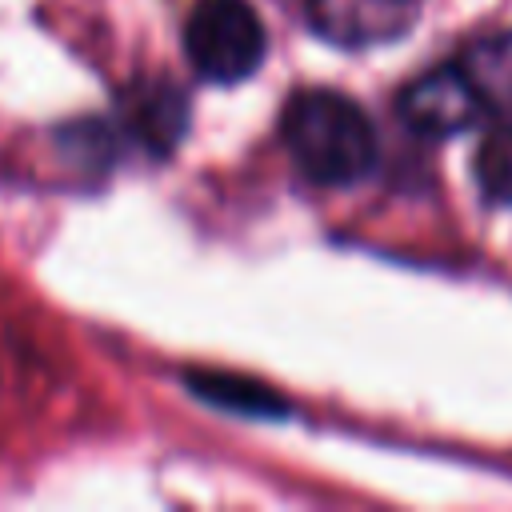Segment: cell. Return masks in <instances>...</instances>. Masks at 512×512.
Wrapping results in <instances>:
<instances>
[{"label": "cell", "mask_w": 512, "mask_h": 512, "mask_svg": "<svg viewBox=\"0 0 512 512\" xmlns=\"http://www.w3.org/2000/svg\"><path fill=\"white\" fill-rule=\"evenodd\" d=\"M304 12L324 40L372 48L400 40L420 16V0H304Z\"/></svg>", "instance_id": "obj_4"}, {"label": "cell", "mask_w": 512, "mask_h": 512, "mask_svg": "<svg viewBox=\"0 0 512 512\" xmlns=\"http://www.w3.org/2000/svg\"><path fill=\"white\" fill-rule=\"evenodd\" d=\"M184 380H188V388H192L200 400H208V404H216V408H228V412L272 416V420H280V416L288 412V404H284L276 392H268L264 384L244 380V376H228V372H188Z\"/></svg>", "instance_id": "obj_7"}, {"label": "cell", "mask_w": 512, "mask_h": 512, "mask_svg": "<svg viewBox=\"0 0 512 512\" xmlns=\"http://www.w3.org/2000/svg\"><path fill=\"white\" fill-rule=\"evenodd\" d=\"M396 112L420 136H456V132L472 128L488 108L456 60V64L428 68V72L412 76L396 92Z\"/></svg>", "instance_id": "obj_3"}, {"label": "cell", "mask_w": 512, "mask_h": 512, "mask_svg": "<svg viewBox=\"0 0 512 512\" xmlns=\"http://www.w3.org/2000/svg\"><path fill=\"white\" fill-rule=\"evenodd\" d=\"M120 124L148 152L168 156L188 128V100L164 76H140L120 92Z\"/></svg>", "instance_id": "obj_5"}, {"label": "cell", "mask_w": 512, "mask_h": 512, "mask_svg": "<svg viewBox=\"0 0 512 512\" xmlns=\"http://www.w3.org/2000/svg\"><path fill=\"white\" fill-rule=\"evenodd\" d=\"M460 68L468 72L484 108L512 120V32H492L472 40L460 56Z\"/></svg>", "instance_id": "obj_6"}, {"label": "cell", "mask_w": 512, "mask_h": 512, "mask_svg": "<svg viewBox=\"0 0 512 512\" xmlns=\"http://www.w3.org/2000/svg\"><path fill=\"white\" fill-rule=\"evenodd\" d=\"M184 52L212 84L248 80L268 56V32L248 0H196L184 20Z\"/></svg>", "instance_id": "obj_2"}, {"label": "cell", "mask_w": 512, "mask_h": 512, "mask_svg": "<svg viewBox=\"0 0 512 512\" xmlns=\"http://www.w3.org/2000/svg\"><path fill=\"white\" fill-rule=\"evenodd\" d=\"M472 172H476L480 192L492 204H512V120H504L480 140Z\"/></svg>", "instance_id": "obj_8"}, {"label": "cell", "mask_w": 512, "mask_h": 512, "mask_svg": "<svg viewBox=\"0 0 512 512\" xmlns=\"http://www.w3.org/2000/svg\"><path fill=\"white\" fill-rule=\"evenodd\" d=\"M280 136L296 168L324 188L360 184L376 164V128L368 112L332 88H304L284 104Z\"/></svg>", "instance_id": "obj_1"}]
</instances>
